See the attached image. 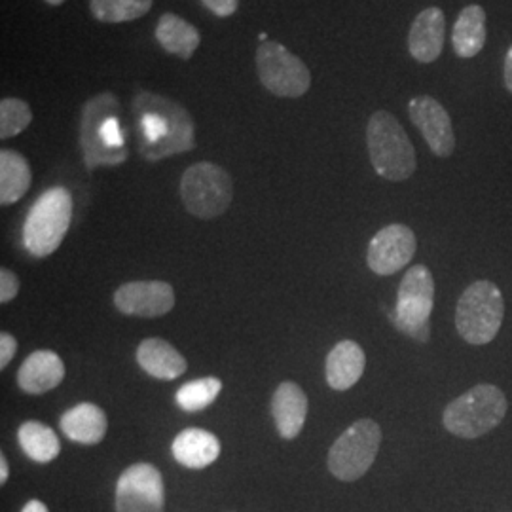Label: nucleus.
<instances>
[{
    "label": "nucleus",
    "instance_id": "1",
    "mask_svg": "<svg viewBox=\"0 0 512 512\" xmlns=\"http://www.w3.org/2000/svg\"><path fill=\"white\" fill-rule=\"evenodd\" d=\"M135 112L143 156L158 160L194 147L192 120L177 103L141 93L135 99Z\"/></svg>",
    "mask_w": 512,
    "mask_h": 512
},
{
    "label": "nucleus",
    "instance_id": "2",
    "mask_svg": "<svg viewBox=\"0 0 512 512\" xmlns=\"http://www.w3.org/2000/svg\"><path fill=\"white\" fill-rule=\"evenodd\" d=\"M366 145L370 164L380 177L391 183H401L414 175L418 165L416 150L393 114L378 110L370 116Z\"/></svg>",
    "mask_w": 512,
    "mask_h": 512
},
{
    "label": "nucleus",
    "instance_id": "3",
    "mask_svg": "<svg viewBox=\"0 0 512 512\" xmlns=\"http://www.w3.org/2000/svg\"><path fill=\"white\" fill-rule=\"evenodd\" d=\"M509 401L494 384H478L444 408L442 423L448 433L465 440L484 437L507 416Z\"/></svg>",
    "mask_w": 512,
    "mask_h": 512
},
{
    "label": "nucleus",
    "instance_id": "4",
    "mask_svg": "<svg viewBox=\"0 0 512 512\" xmlns=\"http://www.w3.org/2000/svg\"><path fill=\"white\" fill-rule=\"evenodd\" d=\"M116 110L118 101L110 93L86 103L82 114V148L90 167L122 164L128 158Z\"/></svg>",
    "mask_w": 512,
    "mask_h": 512
},
{
    "label": "nucleus",
    "instance_id": "5",
    "mask_svg": "<svg viewBox=\"0 0 512 512\" xmlns=\"http://www.w3.org/2000/svg\"><path fill=\"white\" fill-rule=\"evenodd\" d=\"M73 219V196L67 188L46 190L31 207L23 224V245L37 258L55 253L67 236Z\"/></svg>",
    "mask_w": 512,
    "mask_h": 512
},
{
    "label": "nucleus",
    "instance_id": "6",
    "mask_svg": "<svg viewBox=\"0 0 512 512\" xmlns=\"http://www.w3.org/2000/svg\"><path fill=\"white\" fill-rule=\"evenodd\" d=\"M505 317V300L499 287L480 279L471 283L456 304V330L471 346L494 342Z\"/></svg>",
    "mask_w": 512,
    "mask_h": 512
},
{
    "label": "nucleus",
    "instance_id": "7",
    "mask_svg": "<svg viewBox=\"0 0 512 512\" xmlns=\"http://www.w3.org/2000/svg\"><path fill=\"white\" fill-rule=\"evenodd\" d=\"M382 444V429L374 420H359L334 440L327 465L332 475L342 482H355L374 465Z\"/></svg>",
    "mask_w": 512,
    "mask_h": 512
},
{
    "label": "nucleus",
    "instance_id": "8",
    "mask_svg": "<svg viewBox=\"0 0 512 512\" xmlns=\"http://www.w3.org/2000/svg\"><path fill=\"white\" fill-rule=\"evenodd\" d=\"M181 198L190 215L203 220L217 219L232 203L234 183L219 165H190L181 179Z\"/></svg>",
    "mask_w": 512,
    "mask_h": 512
},
{
    "label": "nucleus",
    "instance_id": "9",
    "mask_svg": "<svg viewBox=\"0 0 512 512\" xmlns=\"http://www.w3.org/2000/svg\"><path fill=\"white\" fill-rule=\"evenodd\" d=\"M435 308V279L427 266H412L399 285L393 313L395 327L418 342H427L429 319Z\"/></svg>",
    "mask_w": 512,
    "mask_h": 512
},
{
    "label": "nucleus",
    "instance_id": "10",
    "mask_svg": "<svg viewBox=\"0 0 512 512\" xmlns=\"http://www.w3.org/2000/svg\"><path fill=\"white\" fill-rule=\"evenodd\" d=\"M256 71L262 86L277 97H300L310 90V69L279 42H262L256 50Z\"/></svg>",
    "mask_w": 512,
    "mask_h": 512
},
{
    "label": "nucleus",
    "instance_id": "11",
    "mask_svg": "<svg viewBox=\"0 0 512 512\" xmlns=\"http://www.w3.org/2000/svg\"><path fill=\"white\" fill-rule=\"evenodd\" d=\"M164 478L150 463L128 467L116 486V512H165Z\"/></svg>",
    "mask_w": 512,
    "mask_h": 512
},
{
    "label": "nucleus",
    "instance_id": "12",
    "mask_svg": "<svg viewBox=\"0 0 512 512\" xmlns=\"http://www.w3.org/2000/svg\"><path fill=\"white\" fill-rule=\"evenodd\" d=\"M418 239L404 224H389L368 243L366 264L376 275L401 272L416 255Z\"/></svg>",
    "mask_w": 512,
    "mask_h": 512
},
{
    "label": "nucleus",
    "instance_id": "13",
    "mask_svg": "<svg viewBox=\"0 0 512 512\" xmlns=\"http://www.w3.org/2000/svg\"><path fill=\"white\" fill-rule=\"evenodd\" d=\"M408 112L410 120L420 129L431 152L439 158H450L456 150V135L450 114L439 101L429 95L414 97L408 105Z\"/></svg>",
    "mask_w": 512,
    "mask_h": 512
},
{
    "label": "nucleus",
    "instance_id": "14",
    "mask_svg": "<svg viewBox=\"0 0 512 512\" xmlns=\"http://www.w3.org/2000/svg\"><path fill=\"white\" fill-rule=\"evenodd\" d=\"M114 306L124 315L162 317L175 308V291L165 281H131L118 287Z\"/></svg>",
    "mask_w": 512,
    "mask_h": 512
},
{
    "label": "nucleus",
    "instance_id": "15",
    "mask_svg": "<svg viewBox=\"0 0 512 512\" xmlns=\"http://www.w3.org/2000/svg\"><path fill=\"white\" fill-rule=\"evenodd\" d=\"M446 38V18L440 8H427L418 14L410 27L408 50L420 63H433L439 59Z\"/></svg>",
    "mask_w": 512,
    "mask_h": 512
},
{
    "label": "nucleus",
    "instance_id": "16",
    "mask_svg": "<svg viewBox=\"0 0 512 512\" xmlns=\"http://www.w3.org/2000/svg\"><path fill=\"white\" fill-rule=\"evenodd\" d=\"M308 408V397L300 385L294 382H283L279 385L272 397V416L277 433L283 439H296L304 429Z\"/></svg>",
    "mask_w": 512,
    "mask_h": 512
},
{
    "label": "nucleus",
    "instance_id": "17",
    "mask_svg": "<svg viewBox=\"0 0 512 512\" xmlns=\"http://www.w3.org/2000/svg\"><path fill=\"white\" fill-rule=\"evenodd\" d=\"M65 378V365L61 357L50 349L31 353L18 372V385L29 395H44L55 389Z\"/></svg>",
    "mask_w": 512,
    "mask_h": 512
},
{
    "label": "nucleus",
    "instance_id": "18",
    "mask_svg": "<svg viewBox=\"0 0 512 512\" xmlns=\"http://www.w3.org/2000/svg\"><path fill=\"white\" fill-rule=\"evenodd\" d=\"M365 366L366 355L363 348L353 340H342L327 355V384L334 391H348L363 378Z\"/></svg>",
    "mask_w": 512,
    "mask_h": 512
},
{
    "label": "nucleus",
    "instance_id": "19",
    "mask_svg": "<svg viewBox=\"0 0 512 512\" xmlns=\"http://www.w3.org/2000/svg\"><path fill=\"white\" fill-rule=\"evenodd\" d=\"M137 363L156 380H177L186 372V359L162 338H147L137 348Z\"/></svg>",
    "mask_w": 512,
    "mask_h": 512
},
{
    "label": "nucleus",
    "instance_id": "20",
    "mask_svg": "<svg viewBox=\"0 0 512 512\" xmlns=\"http://www.w3.org/2000/svg\"><path fill=\"white\" fill-rule=\"evenodd\" d=\"M61 431L67 439L78 444H99L105 439L109 420L103 408L92 403H82L61 416Z\"/></svg>",
    "mask_w": 512,
    "mask_h": 512
},
{
    "label": "nucleus",
    "instance_id": "21",
    "mask_svg": "<svg viewBox=\"0 0 512 512\" xmlns=\"http://www.w3.org/2000/svg\"><path fill=\"white\" fill-rule=\"evenodd\" d=\"M175 459L188 469H205L220 456V440L203 429H184L171 446Z\"/></svg>",
    "mask_w": 512,
    "mask_h": 512
},
{
    "label": "nucleus",
    "instance_id": "22",
    "mask_svg": "<svg viewBox=\"0 0 512 512\" xmlns=\"http://www.w3.org/2000/svg\"><path fill=\"white\" fill-rule=\"evenodd\" d=\"M452 44L454 52L463 59H471L482 52L486 44V12L482 6L471 4L461 10L454 25Z\"/></svg>",
    "mask_w": 512,
    "mask_h": 512
},
{
    "label": "nucleus",
    "instance_id": "23",
    "mask_svg": "<svg viewBox=\"0 0 512 512\" xmlns=\"http://www.w3.org/2000/svg\"><path fill=\"white\" fill-rule=\"evenodd\" d=\"M156 38L165 52L179 55L183 59H190L202 42L198 29L175 14H164L160 18Z\"/></svg>",
    "mask_w": 512,
    "mask_h": 512
},
{
    "label": "nucleus",
    "instance_id": "24",
    "mask_svg": "<svg viewBox=\"0 0 512 512\" xmlns=\"http://www.w3.org/2000/svg\"><path fill=\"white\" fill-rule=\"evenodd\" d=\"M31 186L29 162L14 150L0 152V203L19 202Z\"/></svg>",
    "mask_w": 512,
    "mask_h": 512
},
{
    "label": "nucleus",
    "instance_id": "25",
    "mask_svg": "<svg viewBox=\"0 0 512 512\" xmlns=\"http://www.w3.org/2000/svg\"><path fill=\"white\" fill-rule=\"evenodd\" d=\"M21 450L37 463H50L61 452L54 429L40 421H25L18 431Z\"/></svg>",
    "mask_w": 512,
    "mask_h": 512
},
{
    "label": "nucleus",
    "instance_id": "26",
    "mask_svg": "<svg viewBox=\"0 0 512 512\" xmlns=\"http://www.w3.org/2000/svg\"><path fill=\"white\" fill-rule=\"evenodd\" d=\"M93 18L105 23H124L143 18L152 8V0H92Z\"/></svg>",
    "mask_w": 512,
    "mask_h": 512
},
{
    "label": "nucleus",
    "instance_id": "27",
    "mask_svg": "<svg viewBox=\"0 0 512 512\" xmlns=\"http://www.w3.org/2000/svg\"><path fill=\"white\" fill-rule=\"evenodd\" d=\"M220 391H222V382L219 378H200V380L184 384L177 391L175 401L183 408L184 412H200V410H205L209 404L215 403Z\"/></svg>",
    "mask_w": 512,
    "mask_h": 512
},
{
    "label": "nucleus",
    "instance_id": "28",
    "mask_svg": "<svg viewBox=\"0 0 512 512\" xmlns=\"http://www.w3.org/2000/svg\"><path fill=\"white\" fill-rule=\"evenodd\" d=\"M33 112L21 99H2L0 103V137L10 139L29 128Z\"/></svg>",
    "mask_w": 512,
    "mask_h": 512
},
{
    "label": "nucleus",
    "instance_id": "29",
    "mask_svg": "<svg viewBox=\"0 0 512 512\" xmlns=\"http://www.w3.org/2000/svg\"><path fill=\"white\" fill-rule=\"evenodd\" d=\"M19 293L18 275L8 268L0 270V302L8 304L12 302Z\"/></svg>",
    "mask_w": 512,
    "mask_h": 512
},
{
    "label": "nucleus",
    "instance_id": "30",
    "mask_svg": "<svg viewBox=\"0 0 512 512\" xmlns=\"http://www.w3.org/2000/svg\"><path fill=\"white\" fill-rule=\"evenodd\" d=\"M16 351H18V340L12 334L2 332L0 334V368L2 370L12 363Z\"/></svg>",
    "mask_w": 512,
    "mask_h": 512
},
{
    "label": "nucleus",
    "instance_id": "31",
    "mask_svg": "<svg viewBox=\"0 0 512 512\" xmlns=\"http://www.w3.org/2000/svg\"><path fill=\"white\" fill-rule=\"evenodd\" d=\"M202 2L207 10H211L219 18H228L236 14L239 6V0H202Z\"/></svg>",
    "mask_w": 512,
    "mask_h": 512
},
{
    "label": "nucleus",
    "instance_id": "32",
    "mask_svg": "<svg viewBox=\"0 0 512 512\" xmlns=\"http://www.w3.org/2000/svg\"><path fill=\"white\" fill-rule=\"evenodd\" d=\"M503 76H505V88L512 93V46L505 57V74Z\"/></svg>",
    "mask_w": 512,
    "mask_h": 512
},
{
    "label": "nucleus",
    "instance_id": "33",
    "mask_svg": "<svg viewBox=\"0 0 512 512\" xmlns=\"http://www.w3.org/2000/svg\"><path fill=\"white\" fill-rule=\"evenodd\" d=\"M21 512H50L48 511V507L42 503V501H38V499H33V501H29L25 507H23V511Z\"/></svg>",
    "mask_w": 512,
    "mask_h": 512
},
{
    "label": "nucleus",
    "instance_id": "34",
    "mask_svg": "<svg viewBox=\"0 0 512 512\" xmlns=\"http://www.w3.org/2000/svg\"><path fill=\"white\" fill-rule=\"evenodd\" d=\"M10 475V467H8V459L4 454H0V484H6Z\"/></svg>",
    "mask_w": 512,
    "mask_h": 512
},
{
    "label": "nucleus",
    "instance_id": "35",
    "mask_svg": "<svg viewBox=\"0 0 512 512\" xmlns=\"http://www.w3.org/2000/svg\"><path fill=\"white\" fill-rule=\"evenodd\" d=\"M46 2H48V4H54V6H57V4H63L65 0H46Z\"/></svg>",
    "mask_w": 512,
    "mask_h": 512
},
{
    "label": "nucleus",
    "instance_id": "36",
    "mask_svg": "<svg viewBox=\"0 0 512 512\" xmlns=\"http://www.w3.org/2000/svg\"><path fill=\"white\" fill-rule=\"evenodd\" d=\"M258 38H260V42H268V35H264V33Z\"/></svg>",
    "mask_w": 512,
    "mask_h": 512
}]
</instances>
